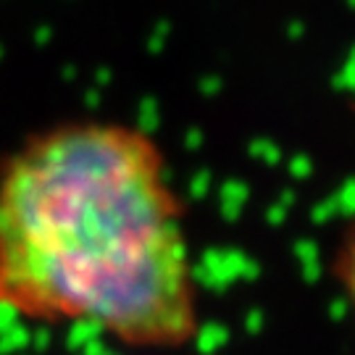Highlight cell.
<instances>
[{"instance_id":"cell-1","label":"cell","mask_w":355,"mask_h":355,"mask_svg":"<svg viewBox=\"0 0 355 355\" xmlns=\"http://www.w3.org/2000/svg\"><path fill=\"white\" fill-rule=\"evenodd\" d=\"M0 308L32 324H92L140 350L198 337L184 203L153 135L69 121L0 164Z\"/></svg>"},{"instance_id":"cell-2","label":"cell","mask_w":355,"mask_h":355,"mask_svg":"<svg viewBox=\"0 0 355 355\" xmlns=\"http://www.w3.org/2000/svg\"><path fill=\"white\" fill-rule=\"evenodd\" d=\"M343 279H345V290H347V297L355 308V234L350 240V248L345 250V263H343Z\"/></svg>"}]
</instances>
